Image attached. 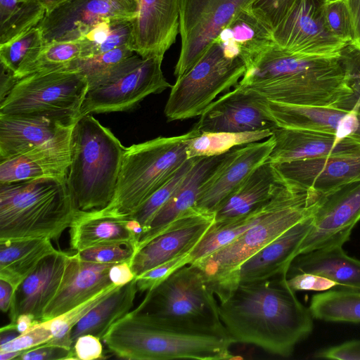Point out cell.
<instances>
[{
    "label": "cell",
    "instance_id": "f5cc1de1",
    "mask_svg": "<svg viewBox=\"0 0 360 360\" xmlns=\"http://www.w3.org/2000/svg\"><path fill=\"white\" fill-rule=\"evenodd\" d=\"M101 339L91 334L82 335L77 338L73 349L77 359L94 360L105 359Z\"/></svg>",
    "mask_w": 360,
    "mask_h": 360
},
{
    "label": "cell",
    "instance_id": "6125c7cd",
    "mask_svg": "<svg viewBox=\"0 0 360 360\" xmlns=\"http://www.w3.org/2000/svg\"><path fill=\"white\" fill-rule=\"evenodd\" d=\"M19 335L15 323L10 322L8 325L1 327L0 330V345L13 340Z\"/></svg>",
    "mask_w": 360,
    "mask_h": 360
},
{
    "label": "cell",
    "instance_id": "7a4b0ae2",
    "mask_svg": "<svg viewBox=\"0 0 360 360\" xmlns=\"http://www.w3.org/2000/svg\"><path fill=\"white\" fill-rule=\"evenodd\" d=\"M269 101L333 107L352 95L360 77L340 57L288 51L272 42L250 64L238 82Z\"/></svg>",
    "mask_w": 360,
    "mask_h": 360
},
{
    "label": "cell",
    "instance_id": "7402d4cb",
    "mask_svg": "<svg viewBox=\"0 0 360 360\" xmlns=\"http://www.w3.org/2000/svg\"><path fill=\"white\" fill-rule=\"evenodd\" d=\"M275 145L271 136L264 141L233 148L231 155L202 192L195 207L214 212L218 206L258 167L266 162Z\"/></svg>",
    "mask_w": 360,
    "mask_h": 360
},
{
    "label": "cell",
    "instance_id": "6da1fadb",
    "mask_svg": "<svg viewBox=\"0 0 360 360\" xmlns=\"http://www.w3.org/2000/svg\"><path fill=\"white\" fill-rule=\"evenodd\" d=\"M287 278L282 274L240 283L218 301L221 321L233 343L253 345L286 357L309 335L313 316Z\"/></svg>",
    "mask_w": 360,
    "mask_h": 360
},
{
    "label": "cell",
    "instance_id": "30bf717a",
    "mask_svg": "<svg viewBox=\"0 0 360 360\" xmlns=\"http://www.w3.org/2000/svg\"><path fill=\"white\" fill-rule=\"evenodd\" d=\"M245 62L227 56L214 41L200 60L172 86L164 113L168 121L200 116L223 92L243 77Z\"/></svg>",
    "mask_w": 360,
    "mask_h": 360
},
{
    "label": "cell",
    "instance_id": "91938a15",
    "mask_svg": "<svg viewBox=\"0 0 360 360\" xmlns=\"http://www.w3.org/2000/svg\"><path fill=\"white\" fill-rule=\"evenodd\" d=\"M16 80L17 78L13 72L1 65L0 101L9 92Z\"/></svg>",
    "mask_w": 360,
    "mask_h": 360
},
{
    "label": "cell",
    "instance_id": "9c48e42d",
    "mask_svg": "<svg viewBox=\"0 0 360 360\" xmlns=\"http://www.w3.org/2000/svg\"><path fill=\"white\" fill-rule=\"evenodd\" d=\"M89 91L86 77L72 69L37 72L17 79L0 101V113L37 117L74 124Z\"/></svg>",
    "mask_w": 360,
    "mask_h": 360
},
{
    "label": "cell",
    "instance_id": "ac0fdd59",
    "mask_svg": "<svg viewBox=\"0 0 360 360\" xmlns=\"http://www.w3.org/2000/svg\"><path fill=\"white\" fill-rule=\"evenodd\" d=\"M181 0H139L129 46L143 58H164L179 34Z\"/></svg>",
    "mask_w": 360,
    "mask_h": 360
},
{
    "label": "cell",
    "instance_id": "4316f807",
    "mask_svg": "<svg viewBox=\"0 0 360 360\" xmlns=\"http://www.w3.org/2000/svg\"><path fill=\"white\" fill-rule=\"evenodd\" d=\"M312 224L313 214L295 224L245 260L236 273V286L240 283L287 274Z\"/></svg>",
    "mask_w": 360,
    "mask_h": 360
},
{
    "label": "cell",
    "instance_id": "74e56055",
    "mask_svg": "<svg viewBox=\"0 0 360 360\" xmlns=\"http://www.w3.org/2000/svg\"><path fill=\"white\" fill-rule=\"evenodd\" d=\"M273 130L248 132H202L186 140L187 158L219 155L230 150L271 136Z\"/></svg>",
    "mask_w": 360,
    "mask_h": 360
},
{
    "label": "cell",
    "instance_id": "60d3db41",
    "mask_svg": "<svg viewBox=\"0 0 360 360\" xmlns=\"http://www.w3.org/2000/svg\"><path fill=\"white\" fill-rule=\"evenodd\" d=\"M119 287L120 286L112 284L68 312L51 320L42 321L49 327L52 333V338L45 344L72 349V333L73 328L93 308Z\"/></svg>",
    "mask_w": 360,
    "mask_h": 360
},
{
    "label": "cell",
    "instance_id": "be15d7a7",
    "mask_svg": "<svg viewBox=\"0 0 360 360\" xmlns=\"http://www.w3.org/2000/svg\"><path fill=\"white\" fill-rule=\"evenodd\" d=\"M22 353L19 351L0 352L1 360L16 359Z\"/></svg>",
    "mask_w": 360,
    "mask_h": 360
},
{
    "label": "cell",
    "instance_id": "9f6ffc18",
    "mask_svg": "<svg viewBox=\"0 0 360 360\" xmlns=\"http://www.w3.org/2000/svg\"><path fill=\"white\" fill-rule=\"evenodd\" d=\"M349 8L353 25L352 43L360 49V0H345Z\"/></svg>",
    "mask_w": 360,
    "mask_h": 360
},
{
    "label": "cell",
    "instance_id": "816d5d0a",
    "mask_svg": "<svg viewBox=\"0 0 360 360\" xmlns=\"http://www.w3.org/2000/svg\"><path fill=\"white\" fill-rule=\"evenodd\" d=\"M287 282L294 290L326 291L338 284L324 276L311 273H299L288 277Z\"/></svg>",
    "mask_w": 360,
    "mask_h": 360
},
{
    "label": "cell",
    "instance_id": "680465c9",
    "mask_svg": "<svg viewBox=\"0 0 360 360\" xmlns=\"http://www.w3.org/2000/svg\"><path fill=\"white\" fill-rule=\"evenodd\" d=\"M330 108L347 111H360V84L355 88L352 95L342 99Z\"/></svg>",
    "mask_w": 360,
    "mask_h": 360
},
{
    "label": "cell",
    "instance_id": "f6af8a7d",
    "mask_svg": "<svg viewBox=\"0 0 360 360\" xmlns=\"http://www.w3.org/2000/svg\"><path fill=\"white\" fill-rule=\"evenodd\" d=\"M190 253L176 256L136 277L138 290L148 292L155 288L179 269L190 264Z\"/></svg>",
    "mask_w": 360,
    "mask_h": 360
},
{
    "label": "cell",
    "instance_id": "8992f818",
    "mask_svg": "<svg viewBox=\"0 0 360 360\" xmlns=\"http://www.w3.org/2000/svg\"><path fill=\"white\" fill-rule=\"evenodd\" d=\"M102 340L111 353L128 360L233 358L228 335L165 328L134 309L112 324Z\"/></svg>",
    "mask_w": 360,
    "mask_h": 360
},
{
    "label": "cell",
    "instance_id": "bcb514c9",
    "mask_svg": "<svg viewBox=\"0 0 360 360\" xmlns=\"http://www.w3.org/2000/svg\"><path fill=\"white\" fill-rule=\"evenodd\" d=\"M83 261L102 264L130 263L134 254V248L125 245H105L75 252Z\"/></svg>",
    "mask_w": 360,
    "mask_h": 360
},
{
    "label": "cell",
    "instance_id": "52a82bcc",
    "mask_svg": "<svg viewBox=\"0 0 360 360\" xmlns=\"http://www.w3.org/2000/svg\"><path fill=\"white\" fill-rule=\"evenodd\" d=\"M200 134L193 127L181 135L158 136L126 147L111 202L101 210L89 212L115 218L132 216L185 162L186 140Z\"/></svg>",
    "mask_w": 360,
    "mask_h": 360
},
{
    "label": "cell",
    "instance_id": "11a10c76",
    "mask_svg": "<svg viewBox=\"0 0 360 360\" xmlns=\"http://www.w3.org/2000/svg\"><path fill=\"white\" fill-rule=\"evenodd\" d=\"M109 277L117 286L124 285L136 278L127 262L114 264L110 269Z\"/></svg>",
    "mask_w": 360,
    "mask_h": 360
},
{
    "label": "cell",
    "instance_id": "484cf974",
    "mask_svg": "<svg viewBox=\"0 0 360 360\" xmlns=\"http://www.w3.org/2000/svg\"><path fill=\"white\" fill-rule=\"evenodd\" d=\"M273 136L275 145L268 159L272 164L360 153V145L356 141L340 140L332 134L277 127Z\"/></svg>",
    "mask_w": 360,
    "mask_h": 360
},
{
    "label": "cell",
    "instance_id": "5b68a950",
    "mask_svg": "<svg viewBox=\"0 0 360 360\" xmlns=\"http://www.w3.org/2000/svg\"><path fill=\"white\" fill-rule=\"evenodd\" d=\"M77 214L66 179L0 184V240H58Z\"/></svg>",
    "mask_w": 360,
    "mask_h": 360
},
{
    "label": "cell",
    "instance_id": "ffe728a7",
    "mask_svg": "<svg viewBox=\"0 0 360 360\" xmlns=\"http://www.w3.org/2000/svg\"><path fill=\"white\" fill-rule=\"evenodd\" d=\"M75 124L0 113V160L68 142Z\"/></svg>",
    "mask_w": 360,
    "mask_h": 360
},
{
    "label": "cell",
    "instance_id": "4fadbf2b",
    "mask_svg": "<svg viewBox=\"0 0 360 360\" xmlns=\"http://www.w3.org/2000/svg\"><path fill=\"white\" fill-rule=\"evenodd\" d=\"M138 4L125 0H65L49 11L37 25L44 42L77 41L97 24L133 20Z\"/></svg>",
    "mask_w": 360,
    "mask_h": 360
},
{
    "label": "cell",
    "instance_id": "ab89813d",
    "mask_svg": "<svg viewBox=\"0 0 360 360\" xmlns=\"http://www.w3.org/2000/svg\"><path fill=\"white\" fill-rule=\"evenodd\" d=\"M265 205L232 222L223 225L212 224L191 250L190 264L206 257L236 240L259 219Z\"/></svg>",
    "mask_w": 360,
    "mask_h": 360
},
{
    "label": "cell",
    "instance_id": "ba28073f",
    "mask_svg": "<svg viewBox=\"0 0 360 360\" xmlns=\"http://www.w3.org/2000/svg\"><path fill=\"white\" fill-rule=\"evenodd\" d=\"M134 310L165 328L227 335L215 294L193 264L181 267L148 291Z\"/></svg>",
    "mask_w": 360,
    "mask_h": 360
},
{
    "label": "cell",
    "instance_id": "4dcf8cb0",
    "mask_svg": "<svg viewBox=\"0 0 360 360\" xmlns=\"http://www.w3.org/2000/svg\"><path fill=\"white\" fill-rule=\"evenodd\" d=\"M299 273L320 275L343 288L360 290V260L347 255L342 245L323 247L297 255L287 277Z\"/></svg>",
    "mask_w": 360,
    "mask_h": 360
},
{
    "label": "cell",
    "instance_id": "44dd1931",
    "mask_svg": "<svg viewBox=\"0 0 360 360\" xmlns=\"http://www.w3.org/2000/svg\"><path fill=\"white\" fill-rule=\"evenodd\" d=\"M278 127L321 131L360 145V111L330 107L298 105L269 101Z\"/></svg>",
    "mask_w": 360,
    "mask_h": 360
},
{
    "label": "cell",
    "instance_id": "277c9868",
    "mask_svg": "<svg viewBox=\"0 0 360 360\" xmlns=\"http://www.w3.org/2000/svg\"><path fill=\"white\" fill-rule=\"evenodd\" d=\"M125 148L91 114L75 124L66 183L78 212L106 207L115 194Z\"/></svg>",
    "mask_w": 360,
    "mask_h": 360
},
{
    "label": "cell",
    "instance_id": "f546056e",
    "mask_svg": "<svg viewBox=\"0 0 360 360\" xmlns=\"http://www.w3.org/2000/svg\"><path fill=\"white\" fill-rule=\"evenodd\" d=\"M70 162V141L2 160L0 184L43 178L66 179Z\"/></svg>",
    "mask_w": 360,
    "mask_h": 360
},
{
    "label": "cell",
    "instance_id": "03108f58",
    "mask_svg": "<svg viewBox=\"0 0 360 360\" xmlns=\"http://www.w3.org/2000/svg\"><path fill=\"white\" fill-rule=\"evenodd\" d=\"M125 1H127L131 2V3L139 4V0H125Z\"/></svg>",
    "mask_w": 360,
    "mask_h": 360
},
{
    "label": "cell",
    "instance_id": "83f0119b",
    "mask_svg": "<svg viewBox=\"0 0 360 360\" xmlns=\"http://www.w3.org/2000/svg\"><path fill=\"white\" fill-rule=\"evenodd\" d=\"M269 161L258 167L214 211L213 225H223L245 217L265 205L281 185Z\"/></svg>",
    "mask_w": 360,
    "mask_h": 360
},
{
    "label": "cell",
    "instance_id": "e575fe53",
    "mask_svg": "<svg viewBox=\"0 0 360 360\" xmlns=\"http://www.w3.org/2000/svg\"><path fill=\"white\" fill-rule=\"evenodd\" d=\"M140 56L129 45L73 61L69 69L76 70L87 79L89 90L115 82L131 68Z\"/></svg>",
    "mask_w": 360,
    "mask_h": 360
},
{
    "label": "cell",
    "instance_id": "d6986e66",
    "mask_svg": "<svg viewBox=\"0 0 360 360\" xmlns=\"http://www.w3.org/2000/svg\"><path fill=\"white\" fill-rule=\"evenodd\" d=\"M272 165L281 184L296 190L312 189L324 193L360 180V153Z\"/></svg>",
    "mask_w": 360,
    "mask_h": 360
},
{
    "label": "cell",
    "instance_id": "f1b7e54d",
    "mask_svg": "<svg viewBox=\"0 0 360 360\" xmlns=\"http://www.w3.org/2000/svg\"><path fill=\"white\" fill-rule=\"evenodd\" d=\"M229 56L242 59L247 66L273 40V29L252 6L238 12L214 40Z\"/></svg>",
    "mask_w": 360,
    "mask_h": 360
},
{
    "label": "cell",
    "instance_id": "e0dca14e",
    "mask_svg": "<svg viewBox=\"0 0 360 360\" xmlns=\"http://www.w3.org/2000/svg\"><path fill=\"white\" fill-rule=\"evenodd\" d=\"M214 221V213L191 207L160 234L137 250L129 263L135 277L176 256L191 252Z\"/></svg>",
    "mask_w": 360,
    "mask_h": 360
},
{
    "label": "cell",
    "instance_id": "d6a6232c",
    "mask_svg": "<svg viewBox=\"0 0 360 360\" xmlns=\"http://www.w3.org/2000/svg\"><path fill=\"white\" fill-rule=\"evenodd\" d=\"M56 250L48 238L0 240V279L16 289L44 257Z\"/></svg>",
    "mask_w": 360,
    "mask_h": 360
},
{
    "label": "cell",
    "instance_id": "cb8c5ba5",
    "mask_svg": "<svg viewBox=\"0 0 360 360\" xmlns=\"http://www.w3.org/2000/svg\"><path fill=\"white\" fill-rule=\"evenodd\" d=\"M69 256L60 250L49 255L20 283L9 310L11 323H14L22 314H30L41 322L45 308L62 283Z\"/></svg>",
    "mask_w": 360,
    "mask_h": 360
},
{
    "label": "cell",
    "instance_id": "b9f144b4",
    "mask_svg": "<svg viewBox=\"0 0 360 360\" xmlns=\"http://www.w3.org/2000/svg\"><path fill=\"white\" fill-rule=\"evenodd\" d=\"M198 158L187 159L174 174L155 191L132 216L129 217L140 223L143 229V234L148 229L155 214L179 188Z\"/></svg>",
    "mask_w": 360,
    "mask_h": 360
},
{
    "label": "cell",
    "instance_id": "c3c4849f",
    "mask_svg": "<svg viewBox=\"0 0 360 360\" xmlns=\"http://www.w3.org/2000/svg\"><path fill=\"white\" fill-rule=\"evenodd\" d=\"M296 0H255L252 8L274 29Z\"/></svg>",
    "mask_w": 360,
    "mask_h": 360
},
{
    "label": "cell",
    "instance_id": "2e32d148",
    "mask_svg": "<svg viewBox=\"0 0 360 360\" xmlns=\"http://www.w3.org/2000/svg\"><path fill=\"white\" fill-rule=\"evenodd\" d=\"M193 127L202 132H248L274 130L277 125L269 100L238 84L216 98L200 116Z\"/></svg>",
    "mask_w": 360,
    "mask_h": 360
},
{
    "label": "cell",
    "instance_id": "f907efd6",
    "mask_svg": "<svg viewBox=\"0 0 360 360\" xmlns=\"http://www.w3.org/2000/svg\"><path fill=\"white\" fill-rule=\"evenodd\" d=\"M16 360H77L74 349L43 344L22 351Z\"/></svg>",
    "mask_w": 360,
    "mask_h": 360
},
{
    "label": "cell",
    "instance_id": "1f68e13d",
    "mask_svg": "<svg viewBox=\"0 0 360 360\" xmlns=\"http://www.w3.org/2000/svg\"><path fill=\"white\" fill-rule=\"evenodd\" d=\"M127 218L78 212L70 226V248L76 252L105 245H137L136 236L126 227Z\"/></svg>",
    "mask_w": 360,
    "mask_h": 360
},
{
    "label": "cell",
    "instance_id": "5bb4252c",
    "mask_svg": "<svg viewBox=\"0 0 360 360\" xmlns=\"http://www.w3.org/2000/svg\"><path fill=\"white\" fill-rule=\"evenodd\" d=\"M326 0H296L273 29V40L290 52L335 57L346 43L330 30L325 17Z\"/></svg>",
    "mask_w": 360,
    "mask_h": 360
},
{
    "label": "cell",
    "instance_id": "d4e9b609",
    "mask_svg": "<svg viewBox=\"0 0 360 360\" xmlns=\"http://www.w3.org/2000/svg\"><path fill=\"white\" fill-rule=\"evenodd\" d=\"M114 264L81 260L70 255L62 283L45 308L41 322L59 316L112 285L109 271Z\"/></svg>",
    "mask_w": 360,
    "mask_h": 360
},
{
    "label": "cell",
    "instance_id": "ee69618b",
    "mask_svg": "<svg viewBox=\"0 0 360 360\" xmlns=\"http://www.w3.org/2000/svg\"><path fill=\"white\" fill-rule=\"evenodd\" d=\"M325 17L332 33L345 43L353 41L351 14L345 0H326Z\"/></svg>",
    "mask_w": 360,
    "mask_h": 360
},
{
    "label": "cell",
    "instance_id": "603a6c76",
    "mask_svg": "<svg viewBox=\"0 0 360 360\" xmlns=\"http://www.w3.org/2000/svg\"><path fill=\"white\" fill-rule=\"evenodd\" d=\"M233 150L219 155L198 158L179 188L155 214L147 231L141 236L135 252L162 233L183 212L195 206Z\"/></svg>",
    "mask_w": 360,
    "mask_h": 360
},
{
    "label": "cell",
    "instance_id": "7dc6e473",
    "mask_svg": "<svg viewBox=\"0 0 360 360\" xmlns=\"http://www.w3.org/2000/svg\"><path fill=\"white\" fill-rule=\"evenodd\" d=\"M51 338L49 327L44 322H40L13 340L0 345V352L25 351L46 343Z\"/></svg>",
    "mask_w": 360,
    "mask_h": 360
},
{
    "label": "cell",
    "instance_id": "3957f363",
    "mask_svg": "<svg viewBox=\"0 0 360 360\" xmlns=\"http://www.w3.org/2000/svg\"><path fill=\"white\" fill-rule=\"evenodd\" d=\"M321 193L281 184L266 204L259 219L231 243L194 263L218 298L236 287L240 265L259 250L304 219L312 215Z\"/></svg>",
    "mask_w": 360,
    "mask_h": 360
},
{
    "label": "cell",
    "instance_id": "f35d334b",
    "mask_svg": "<svg viewBox=\"0 0 360 360\" xmlns=\"http://www.w3.org/2000/svg\"><path fill=\"white\" fill-rule=\"evenodd\" d=\"M45 14L39 0H0V44L37 26Z\"/></svg>",
    "mask_w": 360,
    "mask_h": 360
},
{
    "label": "cell",
    "instance_id": "681fc988",
    "mask_svg": "<svg viewBox=\"0 0 360 360\" xmlns=\"http://www.w3.org/2000/svg\"><path fill=\"white\" fill-rule=\"evenodd\" d=\"M132 20H120L113 22L107 38L93 51L91 56L129 45L132 31Z\"/></svg>",
    "mask_w": 360,
    "mask_h": 360
},
{
    "label": "cell",
    "instance_id": "e7e4bbea",
    "mask_svg": "<svg viewBox=\"0 0 360 360\" xmlns=\"http://www.w3.org/2000/svg\"><path fill=\"white\" fill-rule=\"evenodd\" d=\"M65 0H39L46 9V13L52 9L54 6Z\"/></svg>",
    "mask_w": 360,
    "mask_h": 360
},
{
    "label": "cell",
    "instance_id": "8fae6325",
    "mask_svg": "<svg viewBox=\"0 0 360 360\" xmlns=\"http://www.w3.org/2000/svg\"><path fill=\"white\" fill-rule=\"evenodd\" d=\"M255 0H181V49L174 67L176 78L187 72L202 57L236 14Z\"/></svg>",
    "mask_w": 360,
    "mask_h": 360
},
{
    "label": "cell",
    "instance_id": "7bdbcfd3",
    "mask_svg": "<svg viewBox=\"0 0 360 360\" xmlns=\"http://www.w3.org/2000/svg\"><path fill=\"white\" fill-rule=\"evenodd\" d=\"M44 44L40 29L37 26L30 29L16 38L0 44L1 65L15 74L28 54Z\"/></svg>",
    "mask_w": 360,
    "mask_h": 360
},
{
    "label": "cell",
    "instance_id": "6f0895ef",
    "mask_svg": "<svg viewBox=\"0 0 360 360\" xmlns=\"http://www.w3.org/2000/svg\"><path fill=\"white\" fill-rule=\"evenodd\" d=\"M15 290L10 283L0 279V309L4 313L10 310Z\"/></svg>",
    "mask_w": 360,
    "mask_h": 360
},
{
    "label": "cell",
    "instance_id": "d590c367",
    "mask_svg": "<svg viewBox=\"0 0 360 360\" xmlns=\"http://www.w3.org/2000/svg\"><path fill=\"white\" fill-rule=\"evenodd\" d=\"M81 54L79 41L45 43L28 54L14 75L20 79L34 73L69 69Z\"/></svg>",
    "mask_w": 360,
    "mask_h": 360
},
{
    "label": "cell",
    "instance_id": "db71d44e",
    "mask_svg": "<svg viewBox=\"0 0 360 360\" xmlns=\"http://www.w3.org/2000/svg\"><path fill=\"white\" fill-rule=\"evenodd\" d=\"M315 357L338 360H360V340L346 342L323 349L317 352Z\"/></svg>",
    "mask_w": 360,
    "mask_h": 360
},
{
    "label": "cell",
    "instance_id": "9a60e30c",
    "mask_svg": "<svg viewBox=\"0 0 360 360\" xmlns=\"http://www.w3.org/2000/svg\"><path fill=\"white\" fill-rule=\"evenodd\" d=\"M360 220V180L321 193L313 214V224L297 256L330 245H343Z\"/></svg>",
    "mask_w": 360,
    "mask_h": 360
},
{
    "label": "cell",
    "instance_id": "7c38bea8",
    "mask_svg": "<svg viewBox=\"0 0 360 360\" xmlns=\"http://www.w3.org/2000/svg\"><path fill=\"white\" fill-rule=\"evenodd\" d=\"M163 58L139 57L136 63L115 82L89 89L81 117L93 113L129 111L147 96L160 94L172 85L162 70Z\"/></svg>",
    "mask_w": 360,
    "mask_h": 360
},
{
    "label": "cell",
    "instance_id": "94428289",
    "mask_svg": "<svg viewBox=\"0 0 360 360\" xmlns=\"http://www.w3.org/2000/svg\"><path fill=\"white\" fill-rule=\"evenodd\" d=\"M40 321L36 320L32 315L28 314H22L19 315L14 323L16 329L20 334L24 333L31 329Z\"/></svg>",
    "mask_w": 360,
    "mask_h": 360
},
{
    "label": "cell",
    "instance_id": "8d00e7d4",
    "mask_svg": "<svg viewBox=\"0 0 360 360\" xmlns=\"http://www.w3.org/2000/svg\"><path fill=\"white\" fill-rule=\"evenodd\" d=\"M309 309L313 318L317 319L360 323V290H326L312 297Z\"/></svg>",
    "mask_w": 360,
    "mask_h": 360
},
{
    "label": "cell",
    "instance_id": "836d02e7",
    "mask_svg": "<svg viewBox=\"0 0 360 360\" xmlns=\"http://www.w3.org/2000/svg\"><path fill=\"white\" fill-rule=\"evenodd\" d=\"M138 288L136 278L119 287L100 304L93 308L73 328V345L78 337L91 334L101 340L108 329L130 311Z\"/></svg>",
    "mask_w": 360,
    "mask_h": 360
}]
</instances>
